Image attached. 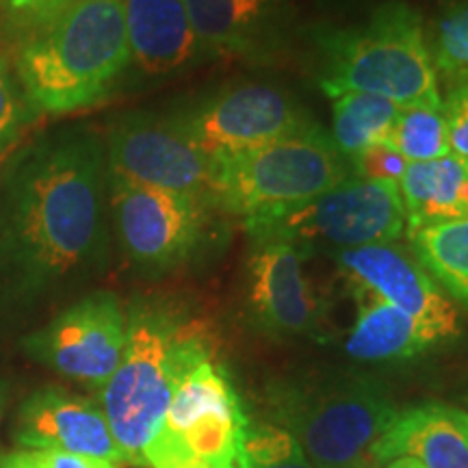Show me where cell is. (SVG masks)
Listing matches in <instances>:
<instances>
[{
  "label": "cell",
  "mask_w": 468,
  "mask_h": 468,
  "mask_svg": "<svg viewBox=\"0 0 468 468\" xmlns=\"http://www.w3.org/2000/svg\"><path fill=\"white\" fill-rule=\"evenodd\" d=\"M107 156L87 128L44 133L0 163V297H39L107 243Z\"/></svg>",
  "instance_id": "6da1fadb"
},
{
  "label": "cell",
  "mask_w": 468,
  "mask_h": 468,
  "mask_svg": "<svg viewBox=\"0 0 468 468\" xmlns=\"http://www.w3.org/2000/svg\"><path fill=\"white\" fill-rule=\"evenodd\" d=\"M128 338L120 367L98 390L126 464L144 466V452L165 417L178 384L218 358L213 324L169 297H142L128 306Z\"/></svg>",
  "instance_id": "7a4b0ae2"
},
{
  "label": "cell",
  "mask_w": 468,
  "mask_h": 468,
  "mask_svg": "<svg viewBox=\"0 0 468 468\" xmlns=\"http://www.w3.org/2000/svg\"><path fill=\"white\" fill-rule=\"evenodd\" d=\"M131 68L122 0H76L22 37L14 69L35 113L102 102Z\"/></svg>",
  "instance_id": "3957f363"
},
{
  "label": "cell",
  "mask_w": 468,
  "mask_h": 468,
  "mask_svg": "<svg viewBox=\"0 0 468 468\" xmlns=\"http://www.w3.org/2000/svg\"><path fill=\"white\" fill-rule=\"evenodd\" d=\"M267 408L314 468H379L376 444L399 414L382 384L349 373L269 386Z\"/></svg>",
  "instance_id": "277c9868"
},
{
  "label": "cell",
  "mask_w": 468,
  "mask_h": 468,
  "mask_svg": "<svg viewBox=\"0 0 468 468\" xmlns=\"http://www.w3.org/2000/svg\"><path fill=\"white\" fill-rule=\"evenodd\" d=\"M327 98L345 91L376 93L401 109L442 107L438 74L419 11L401 0L379 5L367 25L321 39Z\"/></svg>",
  "instance_id": "5b68a950"
},
{
  "label": "cell",
  "mask_w": 468,
  "mask_h": 468,
  "mask_svg": "<svg viewBox=\"0 0 468 468\" xmlns=\"http://www.w3.org/2000/svg\"><path fill=\"white\" fill-rule=\"evenodd\" d=\"M351 176L332 134L319 124L215 165L210 202L237 218L254 219L303 204Z\"/></svg>",
  "instance_id": "8992f818"
},
{
  "label": "cell",
  "mask_w": 468,
  "mask_h": 468,
  "mask_svg": "<svg viewBox=\"0 0 468 468\" xmlns=\"http://www.w3.org/2000/svg\"><path fill=\"white\" fill-rule=\"evenodd\" d=\"M251 241H286L295 248L354 250L362 245L395 243L408 230L399 185L349 176L297 207L245 219Z\"/></svg>",
  "instance_id": "52a82bcc"
},
{
  "label": "cell",
  "mask_w": 468,
  "mask_h": 468,
  "mask_svg": "<svg viewBox=\"0 0 468 468\" xmlns=\"http://www.w3.org/2000/svg\"><path fill=\"white\" fill-rule=\"evenodd\" d=\"M250 427L241 399L218 358L197 365L178 384L165 417L144 452V466L196 458L218 468H237Z\"/></svg>",
  "instance_id": "ba28073f"
},
{
  "label": "cell",
  "mask_w": 468,
  "mask_h": 468,
  "mask_svg": "<svg viewBox=\"0 0 468 468\" xmlns=\"http://www.w3.org/2000/svg\"><path fill=\"white\" fill-rule=\"evenodd\" d=\"M111 178L210 202L215 163L185 131L178 115L133 113L109 134Z\"/></svg>",
  "instance_id": "9c48e42d"
},
{
  "label": "cell",
  "mask_w": 468,
  "mask_h": 468,
  "mask_svg": "<svg viewBox=\"0 0 468 468\" xmlns=\"http://www.w3.org/2000/svg\"><path fill=\"white\" fill-rule=\"evenodd\" d=\"M128 338V313L113 292L96 291L25 338L35 362L61 378L101 390L120 367Z\"/></svg>",
  "instance_id": "30bf717a"
},
{
  "label": "cell",
  "mask_w": 468,
  "mask_h": 468,
  "mask_svg": "<svg viewBox=\"0 0 468 468\" xmlns=\"http://www.w3.org/2000/svg\"><path fill=\"white\" fill-rule=\"evenodd\" d=\"M178 117L215 165L313 124L291 96L262 83L228 87Z\"/></svg>",
  "instance_id": "8fae6325"
},
{
  "label": "cell",
  "mask_w": 468,
  "mask_h": 468,
  "mask_svg": "<svg viewBox=\"0 0 468 468\" xmlns=\"http://www.w3.org/2000/svg\"><path fill=\"white\" fill-rule=\"evenodd\" d=\"M113 219L128 259L152 271L183 265L207 230V200L111 178Z\"/></svg>",
  "instance_id": "7c38bea8"
},
{
  "label": "cell",
  "mask_w": 468,
  "mask_h": 468,
  "mask_svg": "<svg viewBox=\"0 0 468 468\" xmlns=\"http://www.w3.org/2000/svg\"><path fill=\"white\" fill-rule=\"evenodd\" d=\"M308 251L286 241H251L245 267V308L273 336H306L324 324V303L303 271Z\"/></svg>",
  "instance_id": "4fadbf2b"
},
{
  "label": "cell",
  "mask_w": 468,
  "mask_h": 468,
  "mask_svg": "<svg viewBox=\"0 0 468 468\" xmlns=\"http://www.w3.org/2000/svg\"><path fill=\"white\" fill-rule=\"evenodd\" d=\"M338 265L351 286L376 292L423 324L441 343L460 336L458 310L423 265L397 243H376L338 251Z\"/></svg>",
  "instance_id": "5bb4252c"
},
{
  "label": "cell",
  "mask_w": 468,
  "mask_h": 468,
  "mask_svg": "<svg viewBox=\"0 0 468 468\" xmlns=\"http://www.w3.org/2000/svg\"><path fill=\"white\" fill-rule=\"evenodd\" d=\"M11 442L20 449H50L126 464L101 403L61 386H42L20 403Z\"/></svg>",
  "instance_id": "9a60e30c"
},
{
  "label": "cell",
  "mask_w": 468,
  "mask_h": 468,
  "mask_svg": "<svg viewBox=\"0 0 468 468\" xmlns=\"http://www.w3.org/2000/svg\"><path fill=\"white\" fill-rule=\"evenodd\" d=\"M207 57L265 58L282 46L289 0H185Z\"/></svg>",
  "instance_id": "2e32d148"
},
{
  "label": "cell",
  "mask_w": 468,
  "mask_h": 468,
  "mask_svg": "<svg viewBox=\"0 0 468 468\" xmlns=\"http://www.w3.org/2000/svg\"><path fill=\"white\" fill-rule=\"evenodd\" d=\"M131 66L145 76L183 72L207 58L185 0H122Z\"/></svg>",
  "instance_id": "e0dca14e"
},
{
  "label": "cell",
  "mask_w": 468,
  "mask_h": 468,
  "mask_svg": "<svg viewBox=\"0 0 468 468\" xmlns=\"http://www.w3.org/2000/svg\"><path fill=\"white\" fill-rule=\"evenodd\" d=\"M412 458L423 468H468V412L449 403L399 410L376 444V460Z\"/></svg>",
  "instance_id": "ac0fdd59"
},
{
  "label": "cell",
  "mask_w": 468,
  "mask_h": 468,
  "mask_svg": "<svg viewBox=\"0 0 468 468\" xmlns=\"http://www.w3.org/2000/svg\"><path fill=\"white\" fill-rule=\"evenodd\" d=\"M358 303L345 351L360 362H403L442 345L423 324L390 306L376 292L354 286Z\"/></svg>",
  "instance_id": "d6986e66"
},
{
  "label": "cell",
  "mask_w": 468,
  "mask_h": 468,
  "mask_svg": "<svg viewBox=\"0 0 468 468\" xmlns=\"http://www.w3.org/2000/svg\"><path fill=\"white\" fill-rule=\"evenodd\" d=\"M399 191L408 230L442 221L468 219V161L455 154L427 163H408Z\"/></svg>",
  "instance_id": "ffe728a7"
},
{
  "label": "cell",
  "mask_w": 468,
  "mask_h": 468,
  "mask_svg": "<svg viewBox=\"0 0 468 468\" xmlns=\"http://www.w3.org/2000/svg\"><path fill=\"white\" fill-rule=\"evenodd\" d=\"M332 142L351 161L376 144H386L393 131L399 104L376 93L345 91L332 96Z\"/></svg>",
  "instance_id": "44dd1931"
},
{
  "label": "cell",
  "mask_w": 468,
  "mask_h": 468,
  "mask_svg": "<svg viewBox=\"0 0 468 468\" xmlns=\"http://www.w3.org/2000/svg\"><path fill=\"white\" fill-rule=\"evenodd\" d=\"M414 259L468 308V219L430 224L406 232Z\"/></svg>",
  "instance_id": "7402d4cb"
},
{
  "label": "cell",
  "mask_w": 468,
  "mask_h": 468,
  "mask_svg": "<svg viewBox=\"0 0 468 468\" xmlns=\"http://www.w3.org/2000/svg\"><path fill=\"white\" fill-rule=\"evenodd\" d=\"M386 145L408 163H427L452 154L442 107H406L397 117Z\"/></svg>",
  "instance_id": "603a6c76"
},
{
  "label": "cell",
  "mask_w": 468,
  "mask_h": 468,
  "mask_svg": "<svg viewBox=\"0 0 468 468\" xmlns=\"http://www.w3.org/2000/svg\"><path fill=\"white\" fill-rule=\"evenodd\" d=\"M431 46L436 74L441 72L449 87L468 85V0H455L442 11Z\"/></svg>",
  "instance_id": "cb8c5ba5"
},
{
  "label": "cell",
  "mask_w": 468,
  "mask_h": 468,
  "mask_svg": "<svg viewBox=\"0 0 468 468\" xmlns=\"http://www.w3.org/2000/svg\"><path fill=\"white\" fill-rule=\"evenodd\" d=\"M237 468H314L300 442L273 423H250L237 455Z\"/></svg>",
  "instance_id": "d4e9b609"
},
{
  "label": "cell",
  "mask_w": 468,
  "mask_h": 468,
  "mask_svg": "<svg viewBox=\"0 0 468 468\" xmlns=\"http://www.w3.org/2000/svg\"><path fill=\"white\" fill-rule=\"evenodd\" d=\"M33 115L35 111L27 102L14 63L0 55V161L14 148Z\"/></svg>",
  "instance_id": "484cf974"
},
{
  "label": "cell",
  "mask_w": 468,
  "mask_h": 468,
  "mask_svg": "<svg viewBox=\"0 0 468 468\" xmlns=\"http://www.w3.org/2000/svg\"><path fill=\"white\" fill-rule=\"evenodd\" d=\"M0 468H120L113 462L85 455L50 452V449H20L0 452Z\"/></svg>",
  "instance_id": "4316f807"
},
{
  "label": "cell",
  "mask_w": 468,
  "mask_h": 468,
  "mask_svg": "<svg viewBox=\"0 0 468 468\" xmlns=\"http://www.w3.org/2000/svg\"><path fill=\"white\" fill-rule=\"evenodd\" d=\"M406 169L408 161L386 144L371 145L356 159H351V176L365 180H378V183L399 185Z\"/></svg>",
  "instance_id": "83f0119b"
},
{
  "label": "cell",
  "mask_w": 468,
  "mask_h": 468,
  "mask_svg": "<svg viewBox=\"0 0 468 468\" xmlns=\"http://www.w3.org/2000/svg\"><path fill=\"white\" fill-rule=\"evenodd\" d=\"M452 154L468 161V85L452 87L442 102Z\"/></svg>",
  "instance_id": "f1b7e54d"
},
{
  "label": "cell",
  "mask_w": 468,
  "mask_h": 468,
  "mask_svg": "<svg viewBox=\"0 0 468 468\" xmlns=\"http://www.w3.org/2000/svg\"><path fill=\"white\" fill-rule=\"evenodd\" d=\"M74 3L76 0H7V14L17 27L25 28L27 35Z\"/></svg>",
  "instance_id": "f546056e"
},
{
  "label": "cell",
  "mask_w": 468,
  "mask_h": 468,
  "mask_svg": "<svg viewBox=\"0 0 468 468\" xmlns=\"http://www.w3.org/2000/svg\"><path fill=\"white\" fill-rule=\"evenodd\" d=\"M150 468H218L208 462L196 460V458H186V460H167V462H159V464L150 466Z\"/></svg>",
  "instance_id": "4dcf8cb0"
},
{
  "label": "cell",
  "mask_w": 468,
  "mask_h": 468,
  "mask_svg": "<svg viewBox=\"0 0 468 468\" xmlns=\"http://www.w3.org/2000/svg\"><path fill=\"white\" fill-rule=\"evenodd\" d=\"M384 468H423V466H420L419 462L412 460V458H397V460H393L388 466H384Z\"/></svg>",
  "instance_id": "1f68e13d"
},
{
  "label": "cell",
  "mask_w": 468,
  "mask_h": 468,
  "mask_svg": "<svg viewBox=\"0 0 468 468\" xmlns=\"http://www.w3.org/2000/svg\"><path fill=\"white\" fill-rule=\"evenodd\" d=\"M5 403H7V384H5L3 379H0V423H3Z\"/></svg>",
  "instance_id": "d6a6232c"
},
{
  "label": "cell",
  "mask_w": 468,
  "mask_h": 468,
  "mask_svg": "<svg viewBox=\"0 0 468 468\" xmlns=\"http://www.w3.org/2000/svg\"><path fill=\"white\" fill-rule=\"evenodd\" d=\"M3 161H5V159H3ZM3 161H0V163H3Z\"/></svg>",
  "instance_id": "836d02e7"
}]
</instances>
